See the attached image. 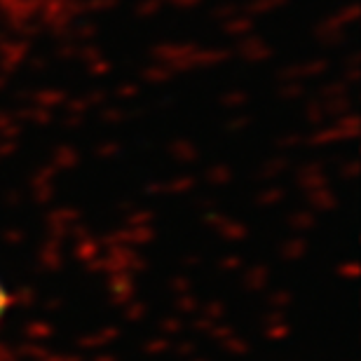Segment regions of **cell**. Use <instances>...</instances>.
<instances>
[{
    "instance_id": "cell-1",
    "label": "cell",
    "mask_w": 361,
    "mask_h": 361,
    "mask_svg": "<svg viewBox=\"0 0 361 361\" xmlns=\"http://www.w3.org/2000/svg\"><path fill=\"white\" fill-rule=\"evenodd\" d=\"M5 302H7L5 291H3V286H0V312H3V310H5Z\"/></svg>"
}]
</instances>
